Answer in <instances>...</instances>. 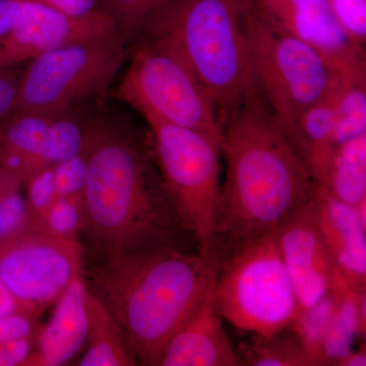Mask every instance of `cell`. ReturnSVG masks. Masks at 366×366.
Returning a JSON list of instances; mask_svg holds the SVG:
<instances>
[{"label": "cell", "instance_id": "f1b7e54d", "mask_svg": "<svg viewBox=\"0 0 366 366\" xmlns=\"http://www.w3.org/2000/svg\"><path fill=\"white\" fill-rule=\"evenodd\" d=\"M93 134V132H92ZM92 139V134H91ZM90 142L78 155L54 166L55 183L59 197H83L85 187L86 158Z\"/></svg>", "mask_w": 366, "mask_h": 366}, {"label": "cell", "instance_id": "5bb4252c", "mask_svg": "<svg viewBox=\"0 0 366 366\" xmlns=\"http://www.w3.org/2000/svg\"><path fill=\"white\" fill-rule=\"evenodd\" d=\"M214 284L172 337L159 366H242L217 305Z\"/></svg>", "mask_w": 366, "mask_h": 366}, {"label": "cell", "instance_id": "ffe728a7", "mask_svg": "<svg viewBox=\"0 0 366 366\" xmlns=\"http://www.w3.org/2000/svg\"><path fill=\"white\" fill-rule=\"evenodd\" d=\"M317 185L352 207L365 201L366 134L335 149Z\"/></svg>", "mask_w": 366, "mask_h": 366}, {"label": "cell", "instance_id": "d6a6232c", "mask_svg": "<svg viewBox=\"0 0 366 366\" xmlns=\"http://www.w3.org/2000/svg\"><path fill=\"white\" fill-rule=\"evenodd\" d=\"M34 344L30 339L0 343V366H23Z\"/></svg>", "mask_w": 366, "mask_h": 366}, {"label": "cell", "instance_id": "5b68a950", "mask_svg": "<svg viewBox=\"0 0 366 366\" xmlns=\"http://www.w3.org/2000/svg\"><path fill=\"white\" fill-rule=\"evenodd\" d=\"M214 292L223 319L239 331L269 338L291 329L300 307L276 230L221 259Z\"/></svg>", "mask_w": 366, "mask_h": 366}, {"label": "cell", "instance_id": "4fadbf2b", "mask_svg": "<svg viewBox=\"0 0 366 366\" xmlns=\"http://www.w3.org/2000/svg\"><path fill=\"white\" fill-rule=\"evenodd\" d=\"M312 199L295 209L276 229L279 250L300 312L326 296L333 281L334 264L315 226Z\"/></svg>", "mask_w": 366, "mask_h": 366}, {"label": "cell", "instance_id": "4dcf8cb0", "mask_svg": "<svg viewBox=\"0 0 366 366\" xmlns=\"http://www.w3.org/2000/svg\"><path fill=\"white\" fill-rule=\"evenodd\" d=\"M21 1L43 4L76 18H92V16L107 14L103 0H21Z\"/></svg>", "mask_w": 366, "mask_h": 366}, {"label": "cell", "instance_id": "7c38bea8", "mask_svg": "<svg viewBox=\"0 0 366 366\" xmlns=\"http://www.w3.org/2000/svg\"><path fill=\"white\" fill-rule=\"evenodd\" d=\"M264 20L324 54L347 76H365V49L337 23L329 0H252Z\"/></svg>", "mask_w": 366, "mask_h": 366}, {"label": "cell", "instance_id": "6da1fadb", "mask_svg": "<svg viewBox=\"0 0 366 366\" xmlns=\"http://www.w3.org/2000/svg\"><path fill=\"white\" fill-rule=\"evenodd\" d=\"M221 153L226 175L217 223L218 262L276 230L312 199L317 187L259 95L221 118Z\"/></svg>", "mask_w": 366, "mask_h": 366}, {"label": "cell", "instance_id": "2e32d148", "mask_svg": "<svg viewBox=\"0 0 366 366\" xmlns=\"http://www.w3.org/2000/svg\"><path fill=\"white\" fill-rule=\"evenodd\" d=\"M88 285L83 276L74 279L54 303L51 319L41 327L23 366H60L74 360L85 347L88 319Z\"/></svg>", "mask_w": 366, "mask_h": 366}, {"label": "cell", "instance_id": "e0dca14e", "mask_svg": "<svg viewBox=\"0 0 366 366\" xmlns=\"http://www.w3.org/2000/svg\"><path fill=\"white\" fill-rule=\"evenodd\" d=\"M332 290L336 296V305L322 345L324 365H334L339 358L352 350L358 337H365V286L355 285L334 267Z\"/></svg>", "mask_w": 366, "mask_h": 366}, {"label": "cell", "instance_id": "e575fe53", "mask_svg": "<svg viewBox=\"0 0 366 366\" xmlns=\"http://www.w3.org/2000/svg\"><path fill=\"white\" fill-rule=\"evenodd\" d=\"M16 312H21L20 307L0 277V315L13 314Z\"/></svg>", "mask_w": 366, "mask_h": 366}, {"label": "cell", "instance_id": "4316f807", "mask_svg": "<svg viewBox=\"0 0 366 366\" xmlns=\"http://www.w3.org/2000/svg\"><path fill=\"white\" fill-rule=\"evenodd\" d=\"M25 196L29 217L42 220L59 197L55 183L54 168H43L26 178Z\"/></svg>", "mask_w": 366, "mask_h": 366}, {"label": "cell", "instance_id": "cb8c5ba5", "mask_svg": "<svg viewBox=\"0 0 366 366\" xmlns=\"http://www.w3.org/2000/svg\"><path fill=\"white\" fill-rule=\"evenodd\" d=\"M335 305L336 296L331 288V291L312 307L300 310L291 327V331L300 338L317 366L324 365L322 345L333 317Z\"/></svg>", "mask_w": 366, "mask_h": 366}, {"label": "cell", "instance_id": "7a4b0ae2", "mask_svg": "<svg viewBox=\"0 0 366 366\" xmlns=\"http://www.w3.org/2000/svg\"><path fill=\"white\" fill-rule=\"evenodd\" d=\"M100 257L90 288L124 330L139 365H160L172 337L215 284L218 262L179 247Z\"/></svg>", "mask_w": 366, "mask_h": 366}, {"label": "cell", "instance_id": "8fae6325", "mask_svg": "<svg viewBox=\"0 0 366 366\" xmlns=\"http://www.w3.org/2000/svg\"><path fill=\"white\" fill-rule=\"evenodd\" d=\"M21 2L18 23L0 45V67H16L64 46L118 34L107 14L76 18L36 2Z\"/></svg>", "mask_w": 366, "mask_h": 366}, {"label": "cell", "instance_id": "277c9868", "mask_svg": "<svg viewBox=\"0 0 366 366\" xmlns=\"http://www.w3.org/2000/svg\"><path fill=\"white\" fill-rule=\"evenodd\" d=\"M252 9V0H178L156 34L177 47L213 96L220 118L257 95L250 66Z\"/></svg>", "mask_w": 366, "mask_h": 366}, {"label": "cell", "instance_id": "52a82bcc", "mask_svg": "<svg viewBox=\"0 0 366 366\" xmlns=\"http://www.w3.org/2000/svg\"><path fill=\"white\" fill-rule=\"evenodd\" d=\"M249 47L255 93L285 129L348 78L312 45L264 20L254 6Z\"/></svg>", "mask_w": 366, "mask_h": 366}, {"label": "cell", "instance_id": "7402d4cb", "mask_svg": "<svg viewBox=\"0 0 366 366\" xmlns=\"http://www.w3.org/2000/svg\"><path fill=\"white\" fill-rule=\"evenodd\" d=\"M365 76H348L332 95L335 110L333 151L366 134Z\"/></svg>", "mask_w": 366, "mask_h": 366}, {"label": "cell", "instance_id": "8992f818", "mask_svg": "<svg viewBox=\"0 0 366 366\" xmlns=\"http://www.w3.org/2000/svg\"><path fill=\"white\" fill-rule=\"evenodd\" d=\"M149 127L152 153L183 229L199 254L217 259L221 134L166 124Z\"/></svg>", "mask_w": 366, "mask_h": 366}, {"label": "cell", "instance_id": "484cf974", "mask_svg": "<svg viewBox=\"0 0 366 366\" xmlns=\"http://www.w3.org/2000/svg\"><path fill=\"white\" fill-rule=\"evenodd\" d=\"M55 234L79 239L84 231L83 197H59L41 220Z\"/></svg>", "mask_w": 366, "mask_h": 366}, {"label": "cell", "instance_id": "30bf717a", "mask_svg": "<svg viewBox=\"0 0 366 366\" xmlns=\"http://www.w3.org/2000/svg\"><path fill=\"white\" fill-rule=\"evenodd\" d=\"M84 268L79 239L55 234L31 217L0 237V277L26 314L40 315L54 305Z\"/></svg>", "mask_w": 366, "mask_h": 366}, {"label": "cell", "instance_id": "9a60e30c", "mask_svg": "<svg viewBox=\"0 0 366 366\" xmlns=\"http://www.w3.org/2000/svg\"><path fill=\"white\" fill-rule=\"evenodd\" d=\"M312 216L335 268L358 286L366 284V227L354 207L320 185L312 199Z\"/></svg>", "mask_w": 366, "mask_h": 366}, {"label": "cell", "instance_id": "ac0fdd59", "mask_svg": "<svg viewBox=\"0 0 366 366\" xmlns=\"http://www.w3.org/2000/svg\"><path fill=\"white\" fill-rule=\"evenodd\" d=\"M88 332L79 366L139 365L124 330L105 303L88 286L86 296Z\"/></svg>", "mask_w": 366, "mask_h": 366}, {"label": "cell", "instance_id": "ba28073f", "mask_svg": "<svg viewBox=\"0 0 366 366\" xmlns=\"http://www.w3.org/2000/svg\"><path fill=\"white\" fill-rule=\"evenodd\" d=\"M117 95L148 124L221 134L220 112L213 96L163 35L139 42Z\"/></svg>", "mask_w": 366, "mask_h": 366}, {"label": "cell", "instance_id": "603a6c76", "mask_svg": "<svg viewBox=\"0 0 366 366\" xmlns=\"http://www.w3.org/2000/svg\"><path fill=\"white\" fill-rule=\"evenodd\" d=\"M254 338L244 352L238 354L242 365L317 366L291 329L269 338Z\"/></svg>", "mask_w": 366, "mask_h": 366}, {"label": "cell", "instance_id": "1f68e13d", "mask_svg": "<svg viewBox=\"0 0 366 366\" xmlns=\"http://www.w3.org/2000/svg\"><path fill=\"white\" fill-rule=\"evenodd\" d=\"M20 74L14 67H0V122L16 112Z\"/></svg>", "mask_w": 366, "mask_h": 366}, {"label": "cell", "instance_id": "44dd1931", "mask_svg": "<svg viewBox=\"0 0 366 366\" xmlns=\"http://www.w3.org/2000/svg\"><path fill=\"white\" fill-rule=\"evenodd\" d=\"M178 0H103L106 13L127 43L159 32Z\"/></svg>", "mask_w": 366, "mask_h": 366}, {"label": "cell", "instance_id": "d4e9b609", "mask_svg": "<svg viewBox=\"0 0 366 366\" xmlns=\"http://www.w3.org/2000/svg\"><path fill=\"white\" fill-rule=\"evenodd\" d=\"M28 217L25 182L0 165V237L19 227Z\"/></svg>", "mask_w": 366, "mask_h": 366}, {"label": "cell", "instance_id": "3957f363", "mask_svg": "<svg viewBox=\"0 0 366 366\" xmlns=\"http://www.w3.org/2000/svg\"><path fill=\"white\" fill-rule=\"evenodd\" d=\"M83 199V232L100 254L189 249V240L194 243L180 223L149 143L93 132Z\"/></svg>", "mask_w": 366, "mask_h": 366}, {"label": "cell", "instance_id": "83f0119b", "mask_svg": "<svg viewBox=\"0 0 366 366\" xmlns=\"http://www.w3.org/2000/svg\"><path fill=\"white\" fill-rule=\"evenodd\" d=\"M337 23L351 42L365 49L366 0H329Z\"/></svg>", "mask_w": 366, "mask_h": 366}, {"label": "cell", "instance_id": "d590c367", "mask_svg": "<svg viewBox=\"0 0 366 366\" xmlns=\"http://www.w3.org/2000/svg\"><path fill=\"white\" fill-rule=\"evenodd\" d=\"M335 366H365L366 365V352L365 346L360 347V349H352L345 355L339 358Z\"/></svg>", "mask_w": 366, "mask_h": 366}, {"label": "cell", "instance_id": "836d02e7", "mask_svg": "<svg viewBox=\"0 0 366 366\" xmlns=\"http://www.w3.org/2000/svg\"><path fill=\"white\" fill-rule=\"evenodd\" d=\"M21 9V0H0V45L18 23Z\"/></svg>", "mask_w": 366, "mask_h": 366}, {"label": "cell", "instance_id": "d6986e66", "mask_svg": "<svg viewBox=\"0 0 366 366\" xmlns=\"http://www.w3.org/2000/svg\"><path fill=\"white\" fill-rule=\"evenodd\" d=\"M334 127L331 95L305 110L286 129L295 151L317 184L333 153Z\"/></svg>", "mask_w": 366, "mask_h": 366}, {"label": "cell", "instance_id": "f546056e", "mask_svg": "<svg viewBox=\"0 0 366 366\" xmlns=\"http://www.w3.org/2000/svg\"><path fill=\"white\" fill-rule=\"evenodd\" d=\"M42 325L39 315L16 312L0 315V343L18 340H36Z\"/></svg>", "mask_w": 366, "mask_h": 366}, {"label": "cell", "instance_id": "9c48e42d", "mask_svg": "<svg viewBox=\"0 0 366 366\" xmlns=\"http://www.w3.org/2000/svg\"><path fill=\"white\" fill-rule=\"evenodd\" d=\"M127 55L119 35L84 41L43 53L20 74L16 112H66L104 93Z\"/></svg>", "mask_w": 366, "mask_h": 366}]
</instances>
